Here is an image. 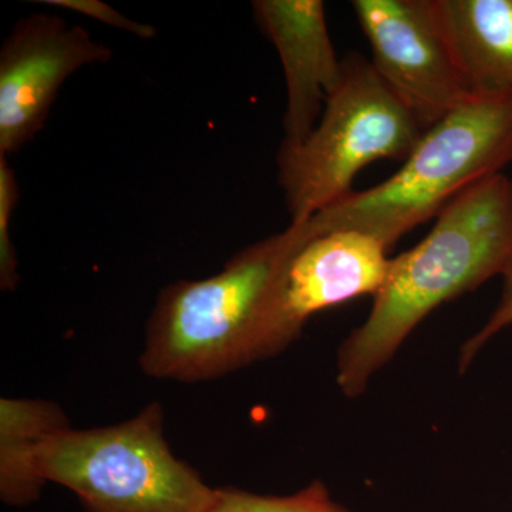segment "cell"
<instances>
[{
    "label": "cell",
    "mask_w": 512,
    "mask_h": 512,
    "mask_svg": "<svg viewBox=\"0 0 512 512\" xmlns=\"http://www.w3.org/2000/svg\"><path fill=\"white\" fill-rule=\"evenodd\" d=\"M40 470L87 512H207L215 498V488L174 456L158 403L114 426L52 434Z\"/></svg>",
    "instance_id": "obj_5"
},
{
    "label": "cell",
    "mask_w": 512,
    "mask_h": 512,
    "mask_svg": "<svg viewBox=\"0 0 512 512\" xmlns=\"http://www.w3.org/2000/svg\"><path fill=\"white\" fill-rule=\"evenodd\" d=\"M42 3L86 16V18L96 20V22L121 30V32L130 33L140 39H153L157 33L154 26L128 19L127 16L121 15L116 9L100 0H43Z\"/></svg>",
    "instance_id": "obj_15"
},
{
    "label": "cell",
    "mask_w": 512,
    "mask_h": 512,
    "mask_svg": "<svg viewBox=\"0 0 512 512\" xmlns=\"http://www.w3.org/2000/svg\"><path fill=\"white\" fill-rule=\"evenodd\" d=\"M352 8L372 49V66L423 133L473 99L434 0H355Z\"/></svg>",
    "instance_id": "obj_6"
},
{
    "label": "cell",
    "mask_w": 512,
    "mask_h": 512,
    "mask_svg": "<svg viewBox=\"0 0 512 512\" xmlns=\"http://www.w3.org/2000/svg\"><path fill=\"white\" fill-rule=\"evenodd\" d=\"M62 407L46 400H0V497L13 507L36 501L47 481L40 450L52 434L69 429Z\"/></svg>",
    "instance_id": "obj_11"
},
{
    "label": "cell",
    "mask_w": 512,
    "mask_h": 512,
    "mask_svg": "<svg viewBox=\"0 0 512 512\" xmlns=\"http://www.w3.org/2000/svg\"><path fill=\"white\" fill-rule=\"evenodd\" d=\"M503 293H501L500 302L497 308L491 313L490 318L483 328L478 330L476 335L464 343L458 356V370L461 373L466 372L467 367L473 363L474 357L480 353V350L494 338L495 335L512 325V262L505 269L503 276Z\"/></svg>",
    "instance_id": "obj_14"
},
{
    "label": "cell",
    "mask_w": 512,
    "mask_h": 512,
    "mask_svg": "<svg viewBox=\"0 0 512 512\" xmlns=\"http://www.w3.org/2000/svg\"><path fill=\"white\" fill-rule=\"evenodd\" d=\"M379 239L355 229L316 228L286 266L276 303L274 338L282 352L315 313L359 296L377 295L392 259Z\"/></svg>",
    "instance_id": "obj_8"
},
{
    "label": "cell",
    "mask_w": 512,
    "mask_h": 512,
    "mask_svg": "<svg viewBox=\"0 0 512 512\" xmlns=\"http://www.w3.org/2000/svg\"><path fill=\"white\" fill-rule=\"evenodd\" d=\"M512 163V93L477 94L421 134L403 167L313 215L319 232L355 229L390 249L457 195Z\"/></svg>",
    "instance_id": "obj_3"
},
{
    "label": "cell",
    "mask_w": 512,
    "mask_h": 512,
    "mask_svg": "<svg viewBox=\"0 0 512 512\" xmlns=\"http://www.w3.org/2000/svg\"><path fill=\"white\" fill-rule=\"evenodd\" d=\"M421 134L372 62L348 53L312 133L301 144L279 148V184L292 222L309 220L352 194L356 175L367 165L406 160Z\"/></svg>",
    "instance_id": "obj_4"
},
{
    "label": "cell",
    "mask_w": 512,
    "mask_h": 512,
    "mask_svg": "<svg viewBox=\"0 0 512 512\" xmlns=\"http://www.w3.org/2000/svg\"><path fill=\"white\" fill-rule=\"evenodd\" d=\"M468 89L512 93V0H434Z\"/></svg>",
    "instance_id": "obj_10"
},
{
    "label": "cell",
    "mask_w": 512,
    "mask_h": 512,
    "mask_svg": "<svg viewBox=\"0 0 512 512\" xmlns=\"http://www.w3.org/2000/svg\"><path fill=\"white\" fill-rule=\"evenodd\" d=\"M110 57L109 47L82 26L49 15L20 19L0 50V156L16 153L42 130L70 76Z\"/></svg>",
    "instance_id": "obj_7"
},
{
    "label": "cell",
    "mask_w": 512,
    "mask_h": 512,
    "mask_svg": "<svg viewBox=\"0 0 512 512\" xmlns=\"http://www.w3.org/2000/svg\"><path fill=\"white\" fill-rule=\"evenodd\" d=\"M207 512H352L335 503L326 485L313 481L299 493L275 497L238 490L215 488V498Z\"/></svg>",
    "instance_id": "obj_12"
},
{
    "label": "cell",
    "mask_w": 512,
    "mask_h": 512,
    "mask_svg": "<svg viewBox=\"0 0 512 512\" xmlns=\"http://www.w3.org/2000/svg\"><path fill=\"white\" fill-rule=\"evenodd\" d=\"M315 232L312 218L291 222L285 231L241 249L217 275L168 285L148 319L143 372L205 382L276 356L282 276Z\"/></svg>",
    "instance_id": "obj_2"
},
{
    "label": "cell",
    "mask_w": 512,
    "mask_h": 512,
    "mask_svg": "<svg viewBox=\"0 0 512 512\" xmlns=\"http://www.w3.org/2000/svg\"><path fill=\"white\" fill-rule=\"evenodd\" d=\"M512 262V178H485L437 215L430 234L392 259L372 311L338 352V384L362 396L421 320L440 305L476 291Z\"/></svg>",
    "instance_id": "obj_1"
},
{
    "label": "cell",
    "mask_w": 512,
    "mask_h": 512,
    "mask_svg": "<svg viewBox=\"0 0 512 512\" xmlns=\"http://www.w3.org/2000/svg\"><path fill=\"white\" fill-rule=\"evenodd\" d=\"M256 25L271 40L284 67L286 82L285 138L296 146L312 133L326 97L342 73L320 0H256Z\"/></svg>",
    "instance_id": "obj_9"
},
{
    "label": "cell",
    "mask_w": 512,
    "mask_h": 512,
    "mask_svg": "<svg viewBox=\"0 0 512 512\" xmlns=\"http://www.w3.org/2000/svg\"><path fill=\"white\" fill-rule=\"evenodd\" d=\"M19 202V185L8 157L0 156V286L15 291L19 284V259L10 239V222Z\"/></svg>",
    "instance_id": "obj_13"
}]
</instances>
